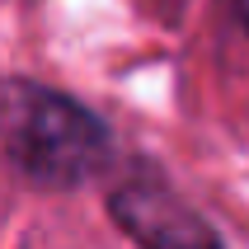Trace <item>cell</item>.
I'll list each match as a JSON object with an SVG mask.
<instances>
[{
    "label": "cell",
    "mask_w": 249,
    "mask_h": 249,
    "mask_svg": "<svg viewBox=\"0 0 249 249\" xmlns=\"http://www.w3.org/2000/svg\"><path fill=\"white\" fill-rule=\"evenodd\" d=\"M231 5H235V14H240V24L249 28V0H231Z\"/></svg>",
    "instance_id": "3957f363"
},
{
    "label": "cell",
    "mask_w": 249,
    "mask_h": 249,
    "mask_svg": "<svg viewBox=\"0 0 249 249\" xmlns=\"http://www.w3.org/2000/svg\"><path fill=\"white\" fill-rule=\"evenodd\" d=\"M108 216L137 249H226L216 231L151 169H132L113 183Z\"/></svg>",
    "instance_id": "7a4b0ae2"
},
{
    "label": "cell",
    "mask_w": 249,
    "mask_h": 249,
    "mask_svg": "<svg viewBox=\"0 0 249 249\" xmlns=\"http://www.w3.org/2000/svg\"><path fill=\"white\" fill-rule=\"evenodd\" d=\"M0 151L38 188H80L113 165V137L94 113L33 80L0 85Z\"/></svg>",
    "instance_id": "6da1fadb"
}]
</instances>
